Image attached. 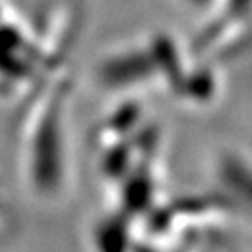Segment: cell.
<instances>
[{"label":"cell","instance_id":"obj_1","mask_svg":"<svg viewBox=\"0 0 252 252\" xmlns=\"http://www.w3.org/2000/svg\"><path fill=\"white\" fill-rule=\"evenodd\" d=\"M8 16H6V8H4V4L2 2H0V22H2V20H6Z\"/></svg>","mask_w":252,"mask_h":252}]
</instances>
